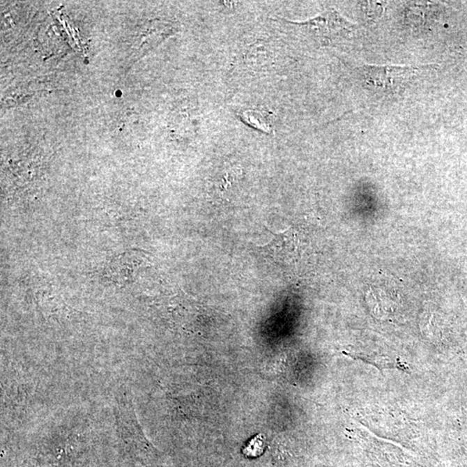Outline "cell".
<instances>
[{
  "mask_svg": "<svg viewBox=\"0 0 467 467\" xmlns=\"http://www.w3.org/2000/svg\"><path fill=\"white\" fill-rule=\"evenodd\" d=\"M434 66H364L358 70L362 82L374 93L382 96L401 95L420 75Z\"/></svg>",
  "mask_w": 467,
  "mask_h": 467,
  "instance_id": "6da1fadb",
  "label": "cell"
},
{
  "mask_svg": "<svg viewBox=\"0 0 467 467\" xmlns=\"http://www.w3.org/2000/svg\"><path fill=\"white\" fill-rule=\"evenodd\" d=\"M290 22V21H289ZM300 30L307 31L308 35L314 38L315 40L322 45L332 44L340 39H344L353 33L358 25L349 22L341 16L336 10L322 13L314 19L305 22H290Z\"/></svg>",
  "mask_w": 467,
  "mask_h": 467,
  "instance_id": "7a4b0ae2",
  "label": "cell"
},
{
  "mask_svg": "<svg viewBox=\"0 0 467 467\" xmlns=\"http://www.w3.org/2000/svg\"><path fill=\"white\" fill-rule=\"evenodd\" d=\"M240 118L250 127L257 129L259 131L266 132V134L272 132V127L267 117L259 111H244V112L240 114Z\"/></svg>",
  "mask_w": 467,
  "mask_h": 467,
  "instance_id": "3957f363",
  "label": "cell"
},
{
  "mask_svg": "<svg viewBox=\"0 0 467 467\" xmlns=\"http://www.w3.org/2000/svg\"><path fill=\"white\" fill-rule=\"evenodd\" d=\"M264 448V437L262 436V434H259L250 441V443L244 448L243 452L244 454L250 456V457H258L263 452Z\"/></svg>",
  "mask_w": 467,
  "mask_h": 467,
  "instance_id": "277c9868",
  "label": "cell"
}]
</instances>
